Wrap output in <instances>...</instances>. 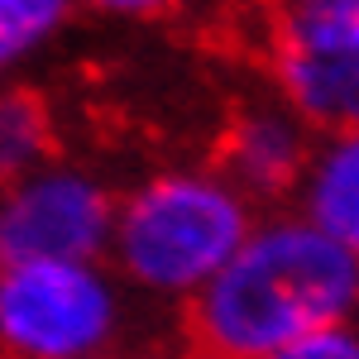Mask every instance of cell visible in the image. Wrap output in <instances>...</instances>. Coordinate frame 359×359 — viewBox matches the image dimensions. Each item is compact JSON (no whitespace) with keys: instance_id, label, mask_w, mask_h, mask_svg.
I'll return each instance as SVG.
<instances>
[{"instance_id":"6da1fadb","label":"cell","mask_w":359,"mask_h":359,"mask_svg":"<svg viewBox=\"0 0 359 359\" xmlns=\"http://www.w3.org/2000/svg\"><path fill=\"white\" fill-rule=\"evenodd\" d=\"M355 297V249L326 240L302 216L259 221L192 297L187 359H269L311 331L345 326Z\"/></svg>"},{"instance_id":"7a4b0ae2","label":"cell","mask_w":359,"mask_h":359,"mask_svg":"<svg viewBox=\"0 0 359 359\" xmlns=\"http://www.w3.org/2000/svg\"><path fill=\"white\" fill-rule=\"evenodd\" d=\"M249 225V201L230 177L177 168L149 177L115 206L106 249L139 287L158 297H196L245 245Z\"/></svg>"},{"instance_id":"3957f363","label":"cell","mask_w":359,"mask_h":359,"mask_svg":"<svg viewBox=\"0 0 359 359\" xmlns=\"http://www.w3.org/2000/svg\"><path fill=\"white\" fill-rule=\"evenodd\" d=\"M120 331V292L96 264L0 269V345L15 359H101Z\"/></svg>"},{"instance_id":"277c9868","label":"cell","mask_w":359,"mask_h":359,"mask_svg":"<svg viewBox=\"0 0 359 359\" xmlns=\"http://www.w3.org/2000/svg\"><path fill=\"white\" fill-rule=\"evenodd\" d=\"M278 82L306 130L350 135L359 120V0L278 5Z\"/></svg>"},{"instance_id":"5b68a950","label":"cell","mask_w":359,"mask_h":359,"mask_svg":"<svg viewBox=\"0 0 359 359\" xmlns=\"http://www.w3.org/2000/svg\"><path fill=\"white\" fill-rule=\"evenodd\" d=\"M115 201L82 168L43 163L0 187V269L10 264H96L111 245Z\"/></svg>"},{"instance_id":"8992f818","label":"cell","mask_w":359,"mask_h":359,"mask_svg":"<svg viewBox=\"0 0 359 359\" xmlns=\"http://www.w3.org/2000/svg\"><path fill=\"white\" fill-rule=\"evenodd\" d=\"M230 182L249 187V192H287L297 187L306 158H311V144H306V125L287 111H249L235 135H230Z\"/></svg>"},{"instance_id":"52a82bcc","label":"cell","mask_w":359,"mask_h":359,"mask_svg":"<svg viewBox=\"0 0 359 359\" xmlns=\"http://www.w3.org/2000/svg\"><path fill=\"white\" fill-rule=\"evenodd\" d=\"M297 187H302V221L335 245L355 249L359 245V139L331 135L306 158Z\"/></svg>"},{"instance_id":"ba28073f","label":"cell","mask_w":359,"mask_h":359,"mask_svg":"<svg viewBox=\"0 0 359 359\" xmlns=\"http://www.w3.org/2000/svg\"><path fill=\"white\" fill-rule=\"evenodd\" d=\"M48 111L34 91H0V187L48 163Z\"/></svg>"},{"instance_id":"9c48e42d","label":"cell","mask_w":359,"mask_h":359,"mask_svg":"<svg viewBox=\"0 0 359 359\" xmlns=\"http://www.w3.org/2000/svg\"><path fill=\"white\" fill-rule=\"evenodd\" d=\"M72 0H0V72L43 53L72 20Z\"/></svg>"},{"instance_id":"30bf717a","label":"cell","mask_w":359,"mask_h":359,"mask_svg":"<svg viewBox=\"0 0 359 359\" xmlns=\"http://www.w3.org/2000/svg\"><path fill=\"white\" fill-rule=\"evenodd\" d=\"M269 359H359V340L350 326H326V331H311L302 340L273 350Z\"/></svg>"},{"instance_id":"8fae6325","label":"cell","mask_w":359,"mask_h":359,"mask_svg":"<svg viewBox=\"0 0 359 359\" xmlns=\"http://www.w3.org/2000/svg\"><path fill=\"white\" fill-rule=\"evenodd\" d=\"M72 5H91L101 15H115V20H149V15H163L177 0H72Z\"/></svg>"}]
</instances>
